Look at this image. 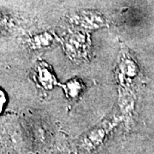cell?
I'll return each mask as SVG.
<instances>
[{"label": "cell", "instance_id": "1", "mask_svg": "<svg viewBox=\"0 0 154 154\" xmlns=\"http://www.w3.org/2000/svg\"><path fill=\"white\" fill-rule=\"evenodd\" d=\"M6 102V98L5 93L0 89V113L2 112V110L4 109V106Z\"/></svg>", "mask_w": 154, "mask_h": 154}]
</instances>
